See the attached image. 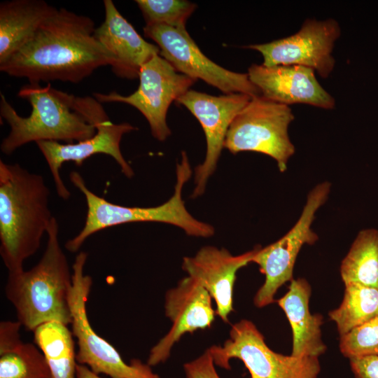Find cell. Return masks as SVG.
I'll return each mask as SVG.
<instances>
[{"mask_svg":"<svg viewBox=\"0 0 378 378\" xmlns=\"http://www.w3.org/2000/svg\"><path fill=\"white\" fill-rule=\"evenodd\" d=\"M139 79L137 90L130 95L114 91L94 92L92 96L100 103L120 102L136 108L148 121L153 137L164 141L171 134L167 123L169 106L188 91L197 80L177 72L160 54L142 66Z\"/></svg>","mask_w":378,"mask_h":378,"instance_id":"obj_10","label":"cell"},{"mask_svg":"<svg viewBox=\"0 0 378 378\" xmlns=\"http://www.w3.org/2000/svg\"><path fill=\"white\" fill-rule=\"evenodd\" d=\"M57 8L43 0L0 4V63L21 48Z\"/></svg>","mask_w":378,"mask_h":378,"instance_id":"obj_20","label":"cell"},{"mask_svg":"<svg viewBox=\"0 0 378 378\" xmlns=\"http://www.w3.org/2000/svg\"><path fill=\"white\" fill-rule=\"evenodd\" d=\"M250 80L266 99L290 105L305 104L332 109L335 99L323 89L315 76V71L300 65L267 67L253 64L248 68Z\"/></svg>","mask_w":378,"mask_h":378,"instance_id":"obj_16","label":"cell"},{"mask_svg":"<svg viewBox=\"0 0 378 378\" xmlns=\"http://www.w3.org/2000/svg\"><path fill=\"white\" fill-rule=\"evenodd\" d=\"M36 346L43 354L53 378H76V353L73 334L57 321L46 322L34 331Z\"/></svg>","mask_w":378,"mask_h":378,"instance_id":"obj_21","label":"cell"},{"mask_svg":"<svg viewBox=\"0 0 378 378\" xmlns=\"http://www.w3.org/2000/svg\"><path fill=\"white\" fill-rule=\"evenodd\" d=\"M209 350L214 364L225 370L230 369L231 359L241 360L251 378H317L321 371L318 357L285 356L270 349L255 325L246 319L232 326L223 346Z\"/></svg>","mask_w":378,"mask_h":378,"instance_id":"obj_8","label":"cell"},{"mask_svg":"<svg viewBox=\"0 0 378 378\" xmlns=\"http://www.w3.org/2000/svg\"><path fill=\"white\" fill-rule=\"evenodd\" d=\"M340 349L349 359L378 356V316L340 336Z\"/></svg>","mask_w":378,"mask_h":378,"instance_id":"obj_26","label":"cell"},{"mask_svg":"<svg viewBox=\"0 0 378 378\" xmlns=\"http://www.w3.org/2000/svg\"><path fill=\"white\" fill-rule=\"evenodd\" d=\"M349 360L356 378H378V356H368Z\"/></svg>","mask_w":378,"mask_h":378,"instance_id":"obj_29","label":"cell"},{"mask_svg":"<svg viewBox=\"0 0 378 378\" xmlns=\"http://www.w3.org/2000/svg\"><path fill=\"white\" fill-rule=\"evenodd\" d=\"M340 34V25L334 19H307L295 34L247 48L262 54V64L265 66H304L316 71L322 78H327L335 66L332 51Z\"/></svg>","mask_w":378,"mask_h":378,"instance_id":"obj_12","label":"cell"},{"mask_svg":"<svg viewBox=\"0 0 378 378\" xmlns=\"http://www.w3.org/2000/svg\"><path fill=\"white\" fill-rule=\"evenodd\" d=\"M0 378H53L41 349L22 341L0 353Z\"/></svg>","mask_w":378,"mask_h":378,"instance_id":"obj_24","label":"cell"},{"mask_svg":"<svg viewBox=\"0 0 378 378\" xmlns=\"http://www.w3.org/2000/svg\"><path fill=\"white\" fill-rule=\"evenodd\" d=\"M344 285L357 284L378 288V230H363L358 234L340 265Z\"/></svg>","mask_w":378,"mask_h":378,"instance_id":"obj_22","label":"cell"},{"mask_svg":"<svg viewBox=\"0 0 378 378\" xmlns=\"http://www.w3.org/2000/svg\"><path fill=\"white\" fill-rule=\"evenodd\" d=\"M144 32L145 36L155 42L160 49V55L177 72L197 80L201 79L225 94L261 95L260 90L250 80L248 74L227 70L208 58L186 27L146 25Z\"/></svg>","mask_w":378,"mask_h":378,"instance_id":"obj_11","label":"cell"},{"mask_svg":"<svg viewBox=\"0 0 378 378\" xmlns=\"http://www.w3.org/2000/svg\"><path fill=\"white\" fill-rule=\"evenodd\" d=\"M76 378H102L99 375L94 373L87 366L77 363Z\"/></svg>","mask_w":378,"mask_h":378,"instance_id":"obj_30","label":"cell"},{"mask_svg":"<svg viewBox=\"0 0 378 378\" xmlns=\"http://www.w3.org/2000/svg\"><path fill=\"white\" fill-rule=\"evenodd\" d=\"M257 247L233 255L225 248L212 246L201 248L194 256L184 257L182 269L197 281L216 304V314L228 322L233 309V293L237 271L251 262Z\"/></svg>","mask_w":378,"mask_h":378,"instance_id":"obj_17","label":"cell"},{"mask_svg":"<svg viewBox=\"0 0 378 378\" xmlns=\"http://www.w3.org/2000/svg\"><path fill=\"white\" fill-rule=\"evenodd\" d=\"M251 97L243 93L213 96L189 90L176 101L198 120L206 141L205 158L195 169V186L192 198L200 197L204 192L207 181L216 169L227 130L234 118Z\"/></svg>","mask_w":378,"mask_h":378,"instance_id":"obj_13","label":"cell"},{"mask_svg":"<svg viewBox=\"0 0 378 378\" xmlns=\"http://www.w3.org/2000/svg\"><path fill=\"white\" fill-rule=\"evenodd\" d=\"M18 96L31 107L29 115H20L0 93V115L10 127L0 146L11 155L29 142L63 141L71 144L89 139L96 133V125L109 119L102 103L93 96L80 97L40 83L22 87Z\"/></svg>","mask_w":378,"mask_h":378,"instance_id":"obj_2","label":"cell"},{"mask_svg":"<svg viewBox=\"0 0 378 378\" xmlns=\"http://www.w3.org/2000/svg\"><path fill=\"white\" fill-rule=\"evenodd\" d=\"M330 183L323 182L309 192L302 212L294 226L276 241L264 247H257L251 262L259 266L265 276L254 297V304L261 308L274 302L278 289L292 281L294 265L304 244L312 245L318 240L311 226L317 210L326 202Z\"/></svg>","mask_w":378,"mask_h":378,"instance_id":"obj_9","label":"cell"},{"mask_svg":"<svg viewBox=\"0 0 378 378\" xmlns=\"http://www.w3.org/2000/svg\"><path fill=\"white\" fill-rule=\"evenodd\" d=\"M340 336L378 316V288L357 284L345 285L338 308L328 313Z\"/></svg>","mask_w":378,"mask_h":378,"instance_id":"obj_23","label":"cell"},{"mask_svg":"<svg viewBox=\"0 0 378 378\" xmlns=\"http://www.w3.org/2000/svg\"><path fill=\"white\" fill-rule=\"evenodd\" d=\"M104 19L94 36L111 57V70L120 78H139L142 66L160 49L145 41L111 0L104 1Z\"/></svg>","mask_w":378,"mask_h":378,"instance_id":"obj_18","label":"cell"},{"mask_svg":"<svg viewBox=\"0 0 378 378\" xmlns=\"http://www.w3.org/2000/svg\"><path fill=\"white\" fill-rule=\"evenodd\" d=\"M136 130L128 122L115 124L107 119L96 125L94 136L83 141L71 144L52 141L36 142L48 164L58 196L64 200H69L71 196L59 174L62 164L74 162L80 167L85 160L99 153L111 156L120 166L122 173L126 177L132 178L134 171L122 155L120 142L124 134Z\"/></svg>","mask_w":378,"mask_h":378,"instance_id":"obj_15","label":"cell"},{"mask_svg":"<svg viewBox=\"0 0 378 378\" xmlns=\"http://www.w3.org/2000/svg\"><path fill=\"white\" fill-rule=\"evenodd\" d=\"M21 323L18 321H3L0 323V353L8 351L22 342Z\"/></svg>","mask_w":378,"mask_h":378,"instance_id":"obj_28","label":"cell"},{"mask_svg":"<svg viewBox=\"0 0 378 378\" xmlns=\"http://www.w3.org/2000/svg\"><path fill=\"white\" fill-rule=\"evenodd\" d=\"M311 292L306 279H293L288 291L277 300L292 329L293 356L318 357L326 350L321 339L323 316L320 314H312L309 311Z\"/></svg>","mask_w":378,"mask_h":378,"instance_id":"obj_19","label":"cell"},{"mask_svg":"<svg viewBox=\"0 0 378 378\" xmlns=\"http://www.w3.org/2000/svg\"><path fill=\"white\" fill-rule=\"evenodd\" d=\"M95 29L90 17L57 8L21 48L0 63V71L29 83H80L111 64L94 36Z\"/></svg>","mask_w":378,"mask_h":378,"instance_id":"obj_1","label":"cell"},{"mask_svg":"<svg viewBox=\"0 0 378 378\" xmlns=\"http://www.w3.org/2000/svg\"><path fill=\"white\" fill-rule=\"evenodd\" d=\"M43 177L0 160V255L8 273L19 272L39 248L52 218Z\"/></svg>","mask_w":378,"mask_h":378,"instance_id":"obj_3","label":"cell"},{"mask_svg":"<svg viewBox=\"0 0 378 378\" xmlns=\"http://www.w3.org/2000/svg\"><path fill=\"white\" fill-rule=\"evenodd\" d=\"M215 365L213 357L207 349L197 358L186 363L183 370L186 378H220Z\"/></svg>","mask_w":378,"mask_h":378,"instance_id":"obj_27","label":"cell"},{"mask_svg":"<svg viewBox=\"0 0 378 378\" xmlns=\"http://www.w3.org/2000/svg\"><path fill=\"white\" fill-rule=\"evenodd\" d=\"M164 313L172 326L151 348L147 360L151 367L165 362L173 346L183 335L210 328L216 314L210 294L189 276L182 279L175 288L167 291Z\"/></svg>","mask_w":378,"mask_h":378,"instance_id":"obj_14","label":"cell"},{"mask_svg":"<svg viewBox=\"0 0 378 378\" xmlns=\"http://www.w3.org/2000/svg\"><path fill=\"white\" fill-rule=\"evenodd\" d=\"M294 115L288 105L252 97L232 120L225 136L224 148L233 154L254 151L274 159L281 172L295 152L288 127Z\"/></svg>","mask_w":378,"mask_h":378,"instance_id":"obj_7","label":"cell"},{"mask_svg":"<svg viewBox=\"0 0 378 378\" xmlns=\"http://www.w3.org/2000/svg\"><path fill=\"white\" fill-rule=\"evenodd\" d=\"M192 173L188 157L185 151H182L181 161L176 164V182L172 196L156 206L129 207L111 203L98 196L88 188L78 172L72 171L69 179L85 196L87 213L83 227L77 235L66 241L65 248L76 253L93 234L107 227L130 223H164L180 227L190 236H212L214 227L193 217L187 210L182 198L183 186Z\"/></svg>","mask_w":378,"mask_h":378,"instance_id":"obj_5","label":"cell"},{"mask_svg":"<svg viewBox=\"0 0 378 378\" xmlns=\"http://www.w3.org/2000/svg\"><path fill=\"white\" fill-rule=\"evenodd\" d=\"M46 234V249L38 262L29 270L8 273L5 286L6 297L15 309L17 321L32 332L48 321L68 326L72 320L69 301L72 273L54 216Z\"/></svg>","mask_w":378,"mask_h":378,"instance_id":"obj_4","label":"cell"},{"mask_svg":"<svg viewBox=\"0 0 378 378\" xmlns=\"http://www.w3.org/2000/svg\"><path fill=\"white\" fill-rule=\"evenodd\" d=\"M88 253L79 252L72 265L73 286L69 301L71 312V332L78 344L77 363L90 368L94 373L110 378H160L151 366L134 358L125 363L119 352L92 328L87 312V302L92 279L84 274Z\"/></svg>","mask_w":378,"mask_h":378,"instance_id":"obj_6","label":"cell"},{"mask_svg":"<svg viewBox=\"0 0 378 378\" xmlns=\"http://www.w3.org/2000/svg\"><path fill=\"white\" fill-rule=\"evenodd\" d=\"M145 20L146 25L162 24L176 28L186 27L197 5L184 0L135 1Z\"/></svg>","mask_w":378,"mask_h":378,"instance_id":"obj_25","label":"cell"}]
</instances>
